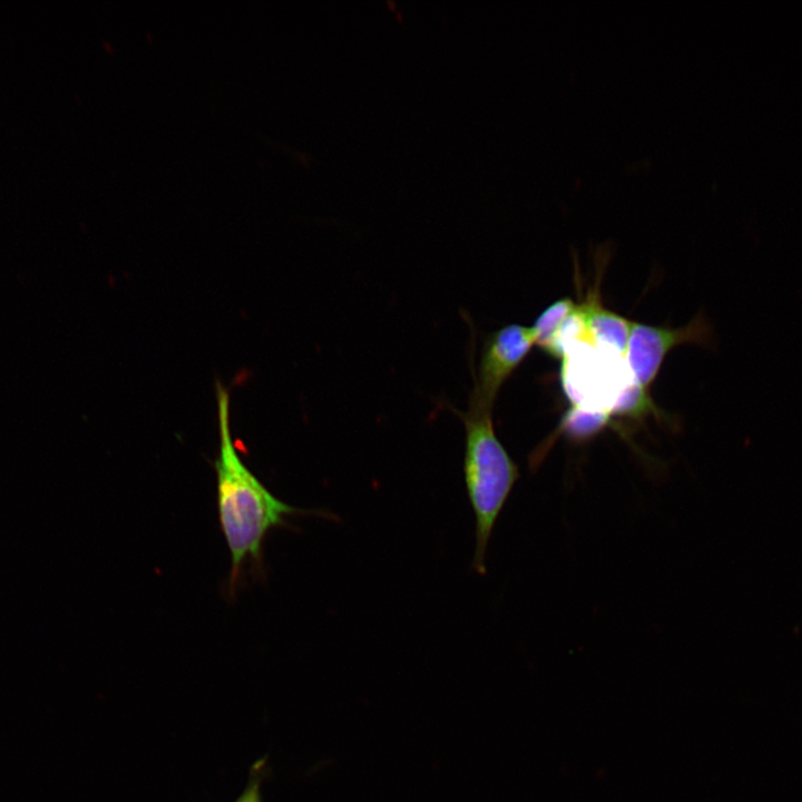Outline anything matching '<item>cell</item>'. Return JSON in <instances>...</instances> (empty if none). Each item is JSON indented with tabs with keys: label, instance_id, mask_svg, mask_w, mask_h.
<instances>
[{
	"label": "cell",
	"instance_id": "cell-4",
	"mask_svg": "<svg viewBox=\"0 0 802 802\" xmlns=\"http://www.w3.org/2000/svg\"><path fill=\"white\" fill-rule=\"evenodd\" d=\"M713 342V327L702 314L679 327L633 322L626 361L634 381L643 389L649 390L671 350L683 343L712 346Z\"/></svg>",
	"mask_w": 802,
	"mask_h": 802
},
{
	"label": "cell",
	"instance_id": "cell-2",
	"mask_svg": "<svg viewBox=\"0 0 802 802\" xmlns=\"http://www.w3.org/2000/svg\"><path fill=\"white\" fill-rule=\"evenodd\" d=\"M492 409L469 400L461 413L466 432L463 471L476 517V549L472 567L486 573V552L495 522L519 478V470L498 439Z\"/></svg>",
	"mask_w": 802,
	"mask_h": 802
},
{
	"label": "cell",
	"instance_id": "cell-1",
	"mask_svg": "<svg viewBox=\"0 0 802 802\" xmlns=\"http://www.w3.org/2000/svg\"><path fill=\"white\" fill-rule=\"evenodd\" d=\"M219 453L215 461L218 519L231 555V587L245 563L262 564L267 532L285 524L286 516L303 514L276 498L243 463L229 430V397L217 384Z\"/></svg>",
	"mask_w": 802,
	"mask_h": 802
},
{
	"label": "cell",
	"instance_id": "cell-9",
	"mask_svg": "<svg viewBox=\"0 0 802 802\" xmlns=\"http://www.w3.org/2000/svg\"><path fill=\"white\" fill-rule=\"evenodd\" d=\"M652 413H657V409L648 390L633 382L620 394L610 415L638 419Z\"/></svg>",
	"mask_w": 802,
	"mask_h": 802
},
{
	"label": "cell",
	"instance_id": "cell-7",
	"mask_svg": "<svg viewBox=\"0 0 802 802\" xmlns=\"http://www.w3.org/2000/svg\"><path fill=\"white\" fill-rule=\"evenodd\" d=\"M580 307L595 343L626 358L633 321L604 307L596 300H587Z\"/></svg>",
	"mask_w": 802,
	"mask_h": 802
},
{
	"label": "cell",
	"instance_id": "cell-3",
	"mask_svg": "<svg viewBox=\"0 0 802 802\" xmlns=\"http://www.w3.org/2000/svg\"><path fill=\"white\" fill-rule=\"evenodd\" d=\"M560 381L571 405L609 414L635 382L625 356L587 343L573 346L561 358Z\"/></svg>",
	"mask_w": 802,
	"mask_h": 802
},
{
	"label": "cell",
	"instance_id": "cell-8",
	"mask_svg": "<svg viewBox=\"0 0 802 802\" xmlns=\"http://www.w3.org/2000/svg\"><path fill=\"white\" fill-rule=\"evenodd\" d=\"M577 305L570 297L559 299L548 305L529 326L535 345L549 353L556 336Z\"/></svg>",
	"mask_w": 802,
	"mask_h": 802
},
{
	"label": "cell",
	"instance_id": "cell-5",
	"mask_svg": "<svg viewBox=\"0 0 802 802\" xmlns=\"http://www.w3.org/2000/svg\"><path fill=\"white\" fill-rule=\"evenodd\" d=\"M534 345L529 326L512 323L490 333L482 346L469 400L492 409L501 387Z\"/></svg>",
	"mask_w": 802,
	"mask_h": 802
},
{
	"label": "cell",
	"instance_id": "cell-6",
	"mask_svg": "<svg viewBox=\"0 0 802 802\" xmlns=\"http://www.w3.org/2000/svg\"><path fill=\"white\" fill-rule=\"evenodd\" d=\"M612 420V415L608 412L590 411L571 405L563 414L554 437L549 438L548 441L540 444L534 453H531L529 461L531 469L535 470L540 464L558 436H564L574 442H585L607 428Z\"/></svg>",
	"mask_w": 802,
	"mask_h": 802
},
{
	"label": "cell",
	"instance_id": "cell-10",
	"mask_svg": "<svg viewBox=\"0 0 802 802\" xmlns=\"http://www.w3.org/2000/svg\"><path fill=\"white\" fill-rule=\"evenodd\" d=\"M263 766V761H257L253 765L246 788L234 802H262L261 781Z\"/></svg>",
	"mask_w": 802,
	"mask_h": 802
}]
</instances>
